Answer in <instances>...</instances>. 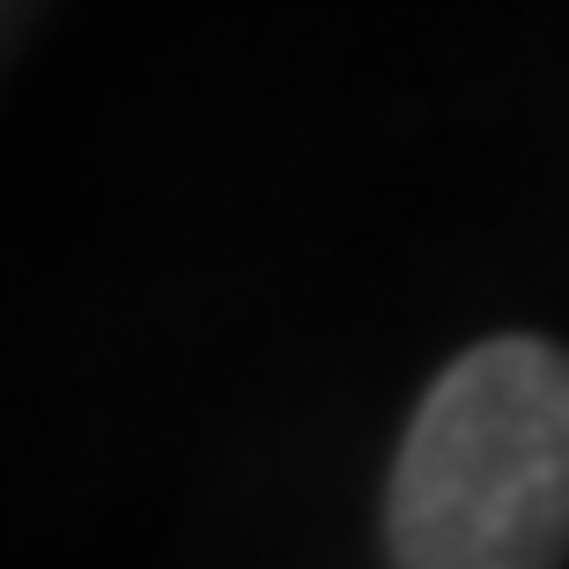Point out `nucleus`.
Listing matches in <instances>:
<instances>
[{"label": "nucleus", "mask_w": 569, "mask_h": 569, "mask_svg": "<svg viewBox=\"0 0 569 569\" xmlns=\"http://www.w3.org/2000/svg\"><path fill=\"white\" fill-rule=\"evenodd\" d=\"M400 569H555L569 540V370L548 340L466 348L392 466Z\"/></svg>", "instance_id": "f257e3e1"}]
</instances>
